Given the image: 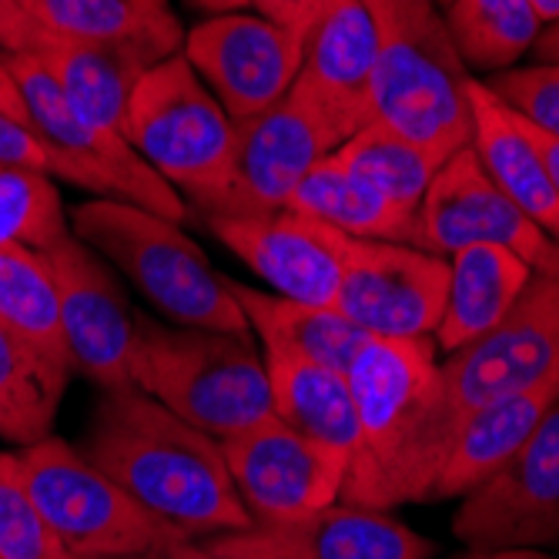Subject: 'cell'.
<instances>
[{"mask_svg": "<svg viewBox=\"0 0 559 559\" xmlns=\"http://www.w3.org/2000/svg\"><path fill=\"white\" fill-rule=\"evenodd\" d=\"M359 436L338 502L395 510L429 502L463 426L432 338H369L345 372Z\"/></svg>", "mask_w": 559, "mask_h": 559, "instance_id": "1", "label": "cell"}, {"mask_svg": "<svg viewBox=\"0 0 559 559\" xmlns=\"http://www.w3.org/2000/svg\"><path fill=\"white\" fill-rule=\"evenodd\" d=\"M84 455L185 539L255 526L231 483L222 442L134 385L105 392Z\"/></svg>", "mask_w": 559, "mask_h": 559, "instance_id": "2", "label": "cell"}, {"mask_svg": "<svg viewBox=\"0 0 559 559\" xmlns=\"http://www.w3.org/2000/svg\"><path fill=\"white\" fill-rule=\"evenodd\" d=\"M376 37V121L449 158L473 141L469 74L436 0H362Z\"/></svg>", "mask_w": 559, "mask_h": 559, "instance_id": "3", "label": "cell"}, {"mask_svg": "<svg viewBox=\"0 0 559 559\" xmlns=\"http://www.w3.org/2000/svg\"><path fill=\"white\" fill-rule=\"evenodd\" d=\"M131 385L218 442L272 416L269 366L251 335L138 322Z\"/></svg>", "mask_w": 559, "mask_h": 559, "instance_id": "4", "label": "cell"}, {"mask_svg": "<svg viewBox=\"0 0 559 559\" xmlns=\"http://www.w3.org/2000/svg\"><path fill=\"white\" fill-rule=\"evenodd\" d=\"M74 238L111 262L162 316L188 329L251 335L248 319L212 262L181 222L162 218L131 201L97 198L74 209Z\"/></svg>", "mask_w": 559, "mask_h": 559, "instance_id": "5", "label": "cell"}, {"mask_svg": "<svg viewBox=\"0 0 559 559\" xmlns=\"http://www.w3.org/2000/svg\"><path fill=\"white\" fill-rule=\"evenodd\" d=\"M124 134L138 155L194 209L205 212V218L225 205L238 124L181 50L138 81L128 100Z\"/></svg>", "mask_w": 559, "mask_h": 559, "instance_id": "6", "label": "cell"}, {"mask_svg": "<svg viewBox=\"0 0 559 559\" xmlns=\"http://www.w3.org/2000/svg\"><path fill=\"white\" fill-rule=\"evenodd\" d=\"M17 460L27 492L68 556H168L188 543L58 436L24 445Z\"/></svg>", "mask_w": 559, "mask_h": 559, "instance_id": "7", "label": "cell"}, {"mask_svg": "<svg viewBox=\"0 0 559 559\" xmlns=\"http://www.w3.org/2000/svg\"><path fill=\"white\" fill-rule=\"evenodd\" d=\"M4 61L21 87L31 128L47 144L50 175L105 198L131 201L162 218L185 222L188 209L181 194L138 155L124 131L84 121L31 50L4 55Z\"/></svg>", "mask_w": 559, "mask_h": 559, "instance_id": "8", "label": "cell"}, {"mask_svg": "<svg viewBox=\"0 0 559 559\" xmlns=\"http://www.w3.org/2000/svg\"><path fill=\"white\" fill-rule=\"evenodd\" d=\"M409 245L442 259L469 245H499L516 251L533 272L559 275V241L496 188L469 144L436 171L416 209Z\"/></svg>", "mask_w": 559, "mask_h": 559, "instance_id": "9", "label": "cell"}, {"mask_svg": "<svg viewBox=\"0 0 559 559\" xmlns=\"http://www.w3.org/2000/svg\"><path fill=\"white\" fill-rule=\"evenodd\" d=\"M442 379L463 419L502 395L559 382V275L536 272L492 332L449 355Z\"/></svg>", "mask_w": 559, "mask_h": 559, "instance_id": "10", "label": "cell"}, {"mask_svg": "<svg viewBox=\"0 0 559 559\" xmlns=\"http://www.w3.org/2000/svg\"><path fill=\"white\" fill-rule=\"evenodd\" d=\"M452 533L473 552L559 543V402L510 460L463 496Z\"/></svg>", "mask_w": 559, "mask_h": 559, "instance_id": "11", "label": "cell"}, {"mask_svg": "<svg viewBox=\"0 0 559 559\" xmlns=\"http://www.w3.org/2000/svg\"><path fill=\"white\" fill-rule=\"evenodd\" d=\"M449 292V259L409 241H345L335 309L372 338H432Z\"/></svg>", "mask_w": 559, "mask_h": 559, "instance_id": "12", "label": "cell"}, {"mask_svg": "<svg viewBox=\"0 0 559 559\" xmlns=\"http://www.w3.org/2000/svg\"><path fill=\"white\" fill-rule=\"evenodd\" d=\"M181 55L238 124L269 111L292 91L305 40L262 14L235 11L194 24L185 34Z\"/></svg>", "mask_w": 559, "mask_h": 559, "instance_id": "13", "label": "cell"}, {"mask_svg": "<svg viewBox=\"0 0 559 559\" xmlns=\"http://www.w3.org/2000/svg\"><path fill=\"white\" fill-rule=\"evenodd\" d=\"M231 483L255 523H282L338 502L348 455L269 416L222 442Z\"/></svg>", "mask_w": 559, "mask_h": 559, "instance_id": "14", "label": "cell"}, {"mask_svg": "<svg viewBox=\"0 0 559 559\" xmlns=\"http://www.w3.org/2000/svg\"><path fill=\"white\" fill-rule=\"evenodd\" d=\"M44 259L58 285L71 369H81L105 392L131 389L138 319L128 312V301L105 259L74 235L44 248Z\"/></svg>", "mask_w": 559, "mask_h": 559, "instance_id": "15", "label": "cell"}, {"mask_svg": "<svg viewBox=\"0 0 559 559\" xmlns=\"http://www.w3.org/2000/svg\"><path fill=\"white\" fill-rule=\"evenodd\" d=\"M338 147L325 121L295 87L269 111L238 121L235 171L225 205L209 218L272 215L288 209L301 178Z\"/></svg>", "mask_w": 559, "mask_h": 559, "instance_id": "16", "label": "cell"}, {"mask_svg": "<svg viewBox=\"0 0 559 559\" xmlns=\"http://www.w3.org/2000/svg\"><path fill=\"white\" fill-rule=\"evenodd\" d=\"M198 543L228 559H429L436 552L432 539L389 510H362L348 502Z\"/></svg>", "mask_w": 559, "mask_h": 559, "instance_id": "17", "label": "cell"}, {"mask_svg": "<svg viewBox=\"0 0 559 559\" xmlns=\"http://www.w3.org/2000/svg\"><path fill=\"white\" fill-rule=\"evenodd\" d=\"M205 222L228 251L275 288V295L335 309L348 235L295 209Z\"/></svg>", "mask_w": 559, "mask_h": 559, "instance_id": "18", "label": "cell"}, {"mask_svg": "<svg viewBox=\"0 0 559 559\" xmlns=\"http://www.w3.org/2000/svg\"><path fill=\"white\" fill-rule=\"evenodd\" d=\"M376 37L362 0H329V8L305 37V58L295 91L309 100L342 144L376 121L372 105Z\"/></svg>", "mask_w": 559, "mask_h": 559, "instance_id": "19", "label": "cell"}, {"mask_svg": "<svg viewBox=\"0 0 559 559\" xmlns=\"http://www.w3.org/2000/svg\"><path fill=\"white\" fill-rule=\"evenodd\" d=\"M466 94L473 115L469 147L476 151L483 171L523 215H530L549 238L559 241V191L520 118L483 81L469 78Z\"/></svg>", "mask_w": 559, "mask_h": 559, "instance_id": "20", "label": "cell"}, {"mask_svg": "<svg viewBox=\"0 0 559 559\" xmlns=\"http://www.w3.org/2000/svg\"><path fill=\"white\" fill-rule=\"evenodd\" d=\"M559 402V382H543L502 395L463 419L445 466L432 486V499H455L489 479L510 455L536 432L546 413Z\"/></svg>", "mask_w": 559, "mask_h": 559, "instance_id": "21", "label": "cell"}, {"mask_svg": "<svg viewBox=\"0 0 559 559\" xmlns=\"http://www.w3.org/2000/svg\"><path fill=\"white\" fill-rule=\"evenodd\" d=\"M231 292L248 319V329L262 338L265 359H298L348 372L359 348L372 338L329 305L292 301L238 282H231Z\"/></svg>", "mask_w": 559, "mask_h": 559, "instance_id": "22", "label": "cell"}, {"mask_svg": "<svg viewBox=\"0 0 559 559\" xmlns=\"http://www.w3.org/2000/svg\"><path fill=\"white\" fill-rule=\"evenodd\" d=\"M21 8L55 40L138 47L158 61L185 44L171 0H21Z\"/></svg>", "mask_w": 559, "mask_h": 559, "instance_id": "23", "label": "cell"}, {"mask_svg": "<svg viewBox=\"0 0 559 559\" xmlns=\"http://www.w3.org/2000/svg\"><path fill=\"white\" fill-rule=\"evenodd\" d=\"M536 272L510 248L469 245L449 259V292L436 345L442 352H460L492 332L516 298L526 292Z\"/></svg>", "mask_w": 559, "mask_h": 559, "instance_id": "24", "label": "cell"}, {"mask_svg": "<svg viewBox=\"0 0 559 559\" xmlns=\"http://www.w3.org/2000/svg\"><path fill=\"white\" fill-rule=\"evenodd\" d=\"M31 55L40 58L47 74L61 87L64 100L84 121L115 131H124L128 100L138 81L155 64H162L155 55L138 47L78 40H50L47 47L31 50Z\"/></svg>", "mask_w": 559, "mask_h": 559, "instance_id": "25", "label": "cell"}, {"mask_svg": "<svg viewBox=\"0 0 559 559\" xmlns=\"http://www.w3.org/2000/svg\"><path fill=\"white\" fill-rule=\"evenodd\" d=\"M272 385V416L332 452L352 455L359 436V416L345 372L298 362L265 359Z\"/></svg>", "mask_w": 559, "mask_h": 559, "instance_id": "26", "label": "cell"}, {"mask_svg": "<svg viewBox=\"0 0 559 559\" xmlns=\"http://www.w3.org/2000/svg\"><path fill=\"white\" fill-rule=\"evenodd\" d=\"M288 209L362 241H409L416 215L348 171L335 155L322 158L295 188Z\"/></svg>", "mask_w": 559, "mask_h": 559, "instance_id": "27", "label": "cell"}, {"mask_svg": "<svg viewBox=\"0 0 559 559\" xmlns=\"http://www.w3.org/2000/svg\"><path fill=\"white\" fill-rule=\"evenodd\" d=\"M71 369L0 322V439L34 445L50 436Z\"/></svg>", "mask_w": 559, "mask_h": 559, "instance_id": "28", "label": "cell"}, {"mask_svg": "<svg viewBox=\"0 0 559 559\" xmlns=\"http://www.w3.org/2000/svg\"><path fill=\"white\" fill-rule=\"evenodd\" d=\"M0 322L37 345L47 359L71 369L58 285L44 251L17 241L0 245Z\"/></svg>", "mask_w": 559, "mask_h": 559, "instance_id": "29", "label": "cell"}, {"mask_svg": "<svg viewBox=\"0 0 559 559\" xmlns=\"http://www.w3.org/2000/svg\"><path fill=\"white\" fill-rule=\"evenodd\" d=\"M332 155L355 171L362 181H369L376 191H382L399 209L413 212L419 209L423 194L429 191L436 171L445 165V158L432 155L419 141L405 138L402 131L369 121L366 128L355 131L348 141H342Z\"/></svg>", "mask_w": 559, "mask_h": 559, "instance_id": "30", "label": "cell"}, {"mask_svg": "<svg viewBox=\"0 0 559 559\" xmlns=\"http://www.w3.org/2000/svg\"><path fill=\"white\" fill-rule=\"evenodd\" d=\"M442 21L466 71L492 74L513 68L543 31L530 0H452Z\"/></svg>", "mask_w": 559, "mask_h": 559, "instance_id": "31", "label": "cell"}, {"mask_svg": "<svg viewBox=\"0 0 559 559\" xmlns=\"http://www.w3.org/2000/svg\"><path fill=\"white\" fill-rule=\"evenodd\" d=\"M64 235L71 231L50 175L0 162V245L17 241L44 251Z\"/></svg>", "mask_w": 559, "mask_h": 559, "instance_id": "32", "label": "cell"}, {"mask_svg": "<svg viewBox=\"0 0 559 559\" xmlns=\"http://www.w3.org/2000/svg\"><path fill=\"white\" fill-rule=\"evenodd\" d=\"M55 536L27 492L17 452H0V559H64Z\"/></svg>", "mask_w": 559, "mask_h": 559, "instance_id": "33", "label": "cell"}, {"mask_svg": "<svg viewBox=\"0 0 559 559\" xmlns=\"http://www.w3.org/2000/svg\"><path fill=\"white\" fill-rule=\"evenodd\" d=\"M486 87L533 128L559 138V64L506 68L492 74Z\"/></svg>", "mask_w": 559, "mask_h": 559, "instance_id": "34", "label": "cell"}, {"mask_svg": "<svg viewBox=\"0 0 559 559\" xmlns=\"http://www.w3.org/2000/svg\"><path fill=\"white\" fill-rule=\"evenodd\" d=\"M0 162L50 175V155H47V144L40 141V134L24 121L8 118L4 111H0Z\"/></svg>", "mask_w": 559, "mask_h": 559, "instance_id": "35", "label": "cell"}, {"mask_svg": "<svg viewBox=\"0 0 559 559\" xmlns=\"http://www.w3.org/2000/svg\"><path fill=\"white\" fill-rule=\"evenodd\" d=\"M248 8H255V14L305 40L329 8V0H248Z\"/></svg>", "mask_w": 559, "mask_h": 559, "instance_id": "36", "label": "cell"}, {"mask_svg": "<svg viewBox=\"0 0 559 559\" xmlns=\"http://www.w3.org/2000/svg\"><path fill=\"white\" fill-rule=\"evenodd\" d=\"M55 37H47L31 14L21 8V0H0V50L4 55H24V50H40Z\"/></svg>", "mask_w": 559, "mask_h": 559, "instance_id": "37", "label": "cell"}, {"mask_svg": "<svg viewBox=\"0 0 559 559\" xmlns=\"http://www.w3.org/2000/svg\"><path fill=\"white\" fill-rule=\"evenodd\" d=\"M0 111H4L8 118H14V121L31 124L27 105H24V97H21V87H17V81H14L8 61H4V50H0Z\"/></svg>", "mask_w": 559, "mask_h": 559, "instance_id": "38", "label": "cell"}, {"mask_svg": "<svg viewBox=\"0 0 559 559\" xmlns=\"http://www.w3.org/2000/svg\"><path fill=\"white\" fill-rule=\"evenodd\" d=\"M513 115H516V111H513ZM516 118H520V115H516ZM520 124H523L526 138L533 141V147L539 151V158H543V165H546V171H549V178H552V185H556V191H559V138H552V134L533 128L526 118H520Z\"/></svg>", "mask_w": 559, "mask_h": 559, "instance_id": "39", "label": "cell"}, {"mask_svg": "<svg viewBox=\"0 0 559 559\" xmlns=\"http://www.w3.org/2000/svg\"><path fill=\"white\" fill-rule=\"evenodd\" d=\"M533 50H536L539 64H559V21H552L546 31H539Z\"/></svg>", "mask_w": 559, "mask_h": 559, "instance_id": "40", "label": "cell"}, {"mask_svg": "<svg viewBox=\"0 0 559 559\" xmlns=\"http://www.w3.org/2000/svg\"><path fill=\"white\" fill-rule=\"evenodd\" d=\"M469 559H556V556L526 546V549H486V552H469Z\"/></svg>", "mask_w": 559, "mask_h": 559, "instance_id": "41", "label": "cell"}, {"mask_svg": "<svg viewBox=\"0 0 559 559\" xmlns=\"http://www.w3.org/2000/svg\"><path fill=\"white\" fill-rule=\"evenodd\" d=\"M191 8L205 11V14H235V11H248V0H188Z\"/></svg>", "mask_w": 559, "mask_h": 559, "instance_id": "42", "label": "cell"}, {"mask_svg": "<svg viewBox=\"0 0 559 559\" xmlns=\"http://www.w3.org/2000/svg\"><path fill=\"white\" fill-rule=\"evenodd\" d=\"M168 559H228V556H218V552H212V549L201 546L198 539H188V543L175 546V549L168 552Z\"/></svg>", "mask_w": 559, "mask_h": 559, "instance_id": "43", "label": "cell"}, {"mask_svg": "<svg viewBox=\"0 0 559 559\" xmlns=\"http://www.w3.org/2000/svg\"><path fill=\"white\" fill-rule=\"evenodd\" d=\"M533 14L539 17V24H552L559 21V0H530Z\"/></svg>", "mask_w": 559, "mask_h": 559, "instance_id": "44", "label": "cell"}, {"mask_svg": "<svg viewBox=\"0 0 559 559\" xmlns=\"http://www.w3.org/2000/svg\"><path fill=\"white\" fill-rule=\"evenodd\" d=\"M64 559H87V556H64ZM105 559H168V556H105Z\"/></svg>", "mask_w": 559, "mask_h": 559, "instance_id": "45", "label": "cell"}, {"mask_svg": "<svg viewBox=\"0 0 559 559\" xmlns=\"http://www.w3.org/2000/svg\"><path fill=\"white\" fill-rule=\"evenodd\" d=\"M436 4H442V8H449V4H452V0H436Z\"/></svg>", "mask_w": 559, "mask_h": 559, "instance_id": "46", "label": "cell"}]
</instances>
